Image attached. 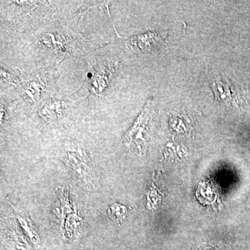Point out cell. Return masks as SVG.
Listing matches in <instances>:
<instances>
[{"instance_id":"6da1fadb","label":"cell","mask_w":250,"mask_h":250,"mask_svg":"<svg viewBox=\"0 0 250 250\" xmlns=\"http://www.w3.org/2000/svg\"><path fill=\"white\" fill-rule=\"evenodd\" d=\"M63 159L76 178L85 187L91 189L93 187V173L87 154L82 150L67 152Z\"/></svg>"},{"instance_id":"7a4b0ae2","label":"cell","mask_w":250,"mask_h":250,"mask_svg":"<svg viewBox=\"0 0 250 250\" xmlns=\"http://www.w3.org/2000/svg\"><path fill=\"white\" fill-rule=\"evenodd\" d=\"M1 230L8 244L16 250H28V245L15 222L10 220L4 221Z\"/></svg>"},{"instance_id":"3957f363","label":"cell","mask_w":250,"mask_h":250,"mask_svg":"<svg viewBox=\"0 0 250 250\" xmlns=\"http://www.w3.org/2000/svg\"><path fill=\"white\" fill-rule=\"evenodd\" d=\"M212 88L216 100L225 104L233 101L235 91L233 90L232 85L228 81L213 76L212 78Z\"/></svg>"},{"instance_id":"277c9868","label":"cell","mask_w":250,"mask_h":250,"mask_svg":"<svg viewBox=\"0 0 250 250\" xmlns=\"http://www.w3.org/2000/svg\"><path fill=\"white\" fill-rule=\"evenodd\" d=\"M63 234L69 239H73L81 230L82 227V219L76 213L67 216L64 220Z\"/></svg>"},{"instance_id":"5b68a950","label":"cell","mask_w":250,"mask_h":250,"mask_svg":"<svg viewBox=\"0 0 250 250\" xmlns=\"http://www.w3.org/2000/svg\"><path fill=\"white\" fill-rule=\"evenodd\" d=\"M126 213V207L119 204H113V205L110 206L107 210L108 218L118 224H121L123 221Z\"/></svg>"},{"instance_id":"8992f818","label":"cell","mask_w":250,"mask_h":250,"mask_svg":"<svg viewBox=\"0 0 250 250\" xmlns=\"http://www.w3.org/2000/svg\"><path fill=\"white\" fill-rule=\"evenodd\" d=\"M17 219L20 225H21V228L24 230V232L27 233V236L30 237L31 241L34 243H38L39 241V236L31 220L29 218L21 216H18Z\"/></svg>"}]
</instances>
